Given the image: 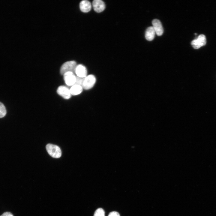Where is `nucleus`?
Segmentation results:
<instances>
[{
  "mask_svg": "<svg viewBox=\"0 0 216 216\" xmlns=\"http://www.w3.org/2000/svg\"><path fill=\"white\" fill-rule=\"evenodd\" d=\"M63 75L65 82L67 85L72 86L75 84L76 76L74 73L71 72H67Z\"/></svg>",
  "mask_w": 216,
  "mask_h": 216,
  "instance_id": "423d86ee",
  "label": "nucleus"
},
{
  "mask_svg": "<svg viewBox=\"0 0 216 216\" xmlns=\"http://www.w3.org/2000/svg\"><path fill=\"white\" fill-rule=\"evenodd\" d=\"M155 32L152 26L148 27L145 32V38L148 41L152 40L154 38Z\"/></svg>",
  "mask_w": 216,
  "mask_h": 216,
  "instance_id": "9b49d317",
  "label": "nucleus"
},
{
  "mask_svg": "<svg viewBox=\"0 0 216 216\" xmlns=\"http://www.w3.org/2000/svg\"><path fill=\"white\" fill-rule=\"evenodd\" d=\"M0 216H13V215L11 213L7 212L4 213Z\"/></svg>",
  "mask_w": 216,
  "mask_h": 216,
  "instance_id": "f3484780",
  "label": "nucleus"
},
{
  "mask_svg": "<svg viewBox=\"0 0 216 216\" xmlns=\"http://www.w3.org/2000/svg\"><path fill=\"white\" fill-rule=\"evenodd\" d=\"M57 92L59 95L65 99H68L71 98V94L70 89L65 86H59Z\"/></svg>",
  "mask_w": 216,
  "mask_h": 216,
  "instance_id": "39448f33",
  "label": "nucleus"
},
{
  "mask_svg": "<svg viewBox=\"0 0 216 216\" xmlns=\"http://www.w3.org/2000/svg\"><path fill=\"white\" fill-rule=\"evenodd\" d=\"M94 216H105V212L101 208L97 209L95 211Z\"/></svg>",
  "mask_w": 216,
  "mask_h": 216,
  "instance_id": "4468645a",
  "label": "nucleus"
},
{
  "mask_svg": "<svg viewBox=\"0 0 216 216\" xmlns=\"http://www.w3.org/2000/svg\"><path fill=\"white\" fill-rule=\"evenodd\" d=\"M84 78H82L77 76H76V81L74 85H76L82 86Z\"/></svg>",
  "mask_w": 216,
  "mask_h": 216,
  "instance_id": "2eb2a0df",
  "label": "nucleus"
},
{
  "mask_svg": "<svg viewBox=\"0 0 216 216\" xmlns=\"http://www.w3.org/2000/svg\"><path fill=\"white\" fill-rule=\"evenodd\" d=\"M96 81L95 76L93 75L90 74L84 78L82 87L86 90H89L92 88Z\"/></svg>",
  "mask_w": 216,
  "mask_h": 216,
  "instance_id": "7ed1b4c3",
  "label": "nucleus"
},
{
  "mask_svg": "<svg viewBox=\"0 0 216 216\" xmlns=\"http://www.w3.org/2000/svg\"><path fill=\"white\" fill-rule=\"evenodd\" d=\"M6 114V110L4 105L0 102V118L4 117Z\"/></svg>",
  "mask_w": 216,
  "mask_h": 216,
  "instance_id": "ddd939ff",
  "label": "nucleus"
},
{
  "mask_svg": "<svg viewBox=\"0 0 216 216\" xmlns=\"http://www.w3.org/2000/svg\"><path fill=\"white\" fill-rule=\"evenodd\" d=\"M153 27L155 33L158 36L161 35L163 33V28L161 22L157 19H154L152 22Z\"/></svg>",
  "mask_w": 216,
  "mask_h": 216,
  "instance_id": "0eeeda50",
  "label": "nucleus"
},
{
  "mask_svg": "<svg viewBox=\"0 0 216 216\" xmlns=\"http://www.w3.org/2000/svg\"><path fill=\"white\" fill-rule=\"evenodd\" d=\"M80 8L82 12H88L91 9V4L90 2L88 0H82L80 3Z\"/></svg>",
  "mask_w": 216,
  "mask_h": 216,
  "instance_id": "9d476101",
  "label": "nucleus"
},
{
  "mask_svg": "<svg viewBox=\"0 0 216 216\" xmlns=\"http://www.w3.org/2000/svg\"><path fill=\"white\" fill-rule=\"evenodd\" d=\"M76 62L74 61H69L64 63L61 66L60 72L62 75L69 72H75L77 66Z\"/></svg>",
  "mask_w": 216,
  "mask_h": 216,
  "instance_id": "f257e3e1",
  "label": "nucleus"
},
{
  "mask_svg": "<svg viewBox=\"0 0 216 216\" xmlns=\"http://www.w3.org/2000/svg\"><path fill=\"white\" fill-rule=\"evenodd\" d=\"M108 216H120V215L118 212L113 211L110 212Z\"/></svg>",
  "mask_w": 216,
  "mask_h": 216,
  "instance_id": "dca6fc26",
  "label": "nucleus"
},
{
  "mask_svg": "<svg viewBox=\"0 0 216 216\" xmlns=\"http://www.w3.org/2000/svg\"><path fill=\"white\" fill-rule=\"evenodd\" d=\"M83 88L80 85H74L70 89L71 95H76L80 94L82 91Z\"/></svg>",
  "mask_w": 216,
  "mask_h": 216,
  "instance_id": "f8f14e48",
  "label": "nucleus"
},
{
  "mask_svg": "<svg viewBox=\"0 0 216 216\" xmlns=\"http://www.w3.org/2000/svg\"><path fill=\"white\" fill-rule=\"evenodd\" d=\"M92 5L94 11L98 13L103 11L105 9L104 2L100 0H94L92 2Z\"/></svg>",
  "mask_w": 216,
  "mask_h": 216,
  "instance_id": "1a4fd4ad",
  "label": "nucleus"
},
{
  "mask_svg": "<svg viewBox=\"0 0 216 216\" xmlns=\"http://www.w3.org/2000/svg\"><path fill=\"white\" fill-rule=\"evenodd\" d=\"M206 42V40L205 36L204 34H201L196 38L191 41V44L194 48L198 49L205 45Z\"/></svg>",
  "mask_w": 216,
  "mask_h": 216,
  "instance_id": "20e7f679",
  "label": "nucleus"
},
{
  "mask_svg": "<svg viewBox=\"0 0 216 216\" xmlns=\"http://www.w3.org/2000/svg\"><path fill=\"white\" fill-rule=\"evenodd\" d=\"M75 72L77 76L79 77L85 78L87 76V69L84 66L81 64L77 65Z\"/></svg>",
  "mask_w": 216,
  "mask_h": 216,
  "instance_id": "6e6552de",
  "label": "nucleus"
},
{
  "mask_svg": "<svg viewBox=\"0 0 216 216\" xmlns=\"http://www.w3.org/2000/svg\"><path fill=\"white\" fill-rule=\"evenodd\" d=\"M46 148L48 154L52 157L58 158L61 157L62 155L61 151L58 146L48 144L46 145Z\"/></svg>",
  "mask_w": 216,
  "mask_h": 216,
  "instance_id": "f03ea898",
  "label": "nucleus"
}]
</instances>
